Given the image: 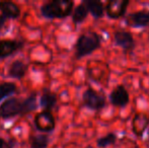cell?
Masks as SVG:
<instances>
[{
	"mask_svg": "<svg viewBox=\"0 0 149 148\" xmlns=\"http://www.w3.org/2000/svg\"><path fill=\"white\" fill-rule=\"evenodd\" d=\"M102 46V37L96 32H85L78 37L75 44V58L81 59L91 55Z\"/></svg>",
	"mask_w": 149,
	"mask_h": 148,
	"instance_id": "6da1fadb",
	"label": "cell"
},
{
	"mask_svg": "<svg viewBox=\"0 0 149 148\" xmlns=\"http://www.w3.org/2000/svg\"><path fill=\"white\" fill-rule=\"evenodd\" d=\"M73 8L74 2L71 0H53L42 6L41 13L44 17L50 19L65 18L72 13Z\"/></svg>",
	"mask_w": 149,
	"mask_h": 148,
	"instance_id": "7a4b0ae2",
	"label": "cell"
},
{
	"mask_svg": "<svg viewBox=\"0 0 149 148\" xmlns=\"http://www.w3.org/2000/svg\"><path fill=\"white\" fill-rule=\"evenodd\" d=\"M82 104L85 108L91 111H100L107 105V99L104 93L88 87L82 94Z\"/></svg>",
	"mask_w": 149,
	"mask_h": 148,
	"instance_id": "3957f363",
	"label": "cell"
},
{
	"mask_svg": "<svg viewBox=\"0 0 149 148\" xmlns=\"http://www.w3.org/2000/svg\"><path fill=\"white\" fill-rule=\"evenodd\" d=\"M109 99L112 106L120 109L126 108L130 103V94L128 89L123 84H118L114 87L109 94Z\"/></svg>",
	"mask_w": 149,
	"mask_h": 148,
	"instance_id": "277c9868",
	"label": "cell"
},
{
	"mask_svg": "<svg viewBox=\"0 0 149 148\" xmlns=\"http://www.w3.org/2000/svg\"><path fill=\"white\" fill-rule=\"evenodd\" d=\"M129 4V0H112L104 6V12L111 19H119L126 15Z\"/></svg>",
	"mask_w": 149,
	"mask_h": 148,
	"instance_id": "5b68a950",
	"label": "cell"
},
{
	"mask_svg": "<svg viewBox=\"0 0 149 148\" xmlns=\"http://www.w3.org/2000/svg\"><path fill=\"white\" fill-rule=\"evenodd\" d=\"M22 115V101L16 97H10L0 106V118L10 119Z\"/></svg>",
	"mask_w": 149,
	"mask_h": 148,
	"instance_id": "8992f818",
	"label": "cell"
},
{
	"mask_svg": "<svg viewBox=\"0 0 149 148\" xmlns=\"http://www.w3.org/2000/svg\"><path fill=\"white\" fill-rule=\"evenodd\" d=\"M125 22L128 26L133 28H143L149 26V10L141 9L127 14Z\"/></svg>",
	"mask_w": 149,
	"mask_h": 148,
	"instance_id": "52a82bcc",
	"label": "cell"
},
{
	"mask_svg": "<svg viewBox=\"0 0 149 148\" xmlns=\"http://www.w3.org/2000/svg\"><path fill=\"white\" fill-rule=\"evenodd\" d=\"M115 44L123 49L124 53H131L136 47V42L133 35L128 31H116L114 33Z\"/></svg>",
	"mask_w": 149,
	"mask_h": 148,
	"instance_id": "ba28073f",
	"label": "cell"
},
{
	"mask_svg": "<svg viewBox=\"0 0 149 148\" xmlns=\"http://www.w3.org/2000/svg\"><path fill=\"white\" fill-rule=\"evenodd\" d=\"M55 118L51 112L43 111L36 115L35 126L41 132H52L55 129Z\"/></svg>",
	"mask_w": 149,
	"mask_h": 148,
	"instance_id": "9c48e42d",
	"label": "cell"
},
{
	"mask_svg": "<svg viewBox=\"0 0 149 148\" xmlns=\"http://www.w3.org/2000/svg\"><path fill=\"white\" fill-rule=\"evenodd\" d=\"M132 132L138 138L143 137L144 133L149 127V114L145 112H138L132 119Z\"/></svg>",
	"mask_w": 149,
	"mask_h": 148,
	"instance_id": "30bf717a",
	"label": "cell"
},
{
	"mask_svg": "<svg viewBox=\"0 0 149 148\" xmlns=\"http://www.w3.org/2000/svg\"><path fill=\"white\" fill-rule=\"evenodd\" d=\"M24 47V43L15 40H0V58L9 57Z\"/></svg>",
	"mask_w": 149,
	"mask_h": 148,
	"instance_id": "8fae6325",
	"label": "cell"
},
{
	"mask_svg": "<svg viewBox=\"0 0 149 148\" xmlns=\"http://www.w3.org/2000/svg\"><path fill=\"white\" fill-rule=\"evenodd\" d=\"M0 11L2 13L1 15L6 19H16L20 15V8L11 1L0 2Z\"/></svg>",
	"mask_w": 149,
	"mask_h": 148,
	"instance_id": "7c38bea8",
	"label": "cell"
},
{
	"mask_svg": "<svg viewBox=\"0 0 149 148\" xmlns=\"http://www.w3.org/2000/svg\"><path fill=\"white\" fill-rule=\"evenodd\" d=\"M87 8L88 13L93 16L94 19H100L104 15V5L98 0H84L82 2Z\"/></svg>",
	"mask_w": 149,
	"mask_h": 148,
	"instance_id": "4fadbf2b",
	"label": "cell"
},
{
	"mask_svg": "<svg viewBox=\"0 0 149 148\" xmlns=\"http://www.w3.org/2000/svg\"><path fill=\"white\" fill-rule=\"evenodd\" d=\"M57 101L58 97L55 93L49 89H44L41 99H40V105L44 109V111L51 112V110L54 109L55 106L57 105Z\"/></svg>",
	"mask_w": 149,
	"mask_h": 148,
	"instance_id": "5bb4252c",
	"label": "cell"
},
{
	"mask_svg": "<svg viewBox=\"0 0 149 148\" xmlns=\"http://www.w3.org/2000/svg\"><path fill=\"white\" fill-rule=\"evenodd\" d=\"M28 72V65L20 60H15L11 63L8 70V76L14 79H22Z\"/></svg>",
	"mask_w": 149,
	"mask_h": 148,
	"instance_id": "9a60e30c",
	"label": "cell"
},
{
	"mask_svg": "<svg viewBox=\"0 0 149 148\" xmlns=\"http://www.w3.org/2000/svg\"><path fill=\"white\" fill-rule=\"evenodd\" d=\"M71 14H72L73 24L77 26V24H80L81 22H83L86 19L87 15H88V11H87V8L85 7L84 4L81 2L75 8H73V11Z\"/></svg>",
	"mask_w": 149,
	"mask_h": 148,
	"instance_id": "2e32d148",
	"label": "cell"
},
{
	"mask_svg": "<svg viewBox=\"0 0 149 148\" xmlns=\"http://www.w3.org/2000/svg\"><path fill=\"white\" fill-rule=\"evenodd\" d=\"M22 115L30 114V113L36 111L38 109L37 93L33 92L26 99L22 101Z\"/></svg>",
	"mask_w": 149,
	"mask_h": 148,
	"instance_id": "e0dca14e",
	"label": "cell"
},
{
	"mask_svg": "<svg viewBox=\"0 0 149 148\" xmlns=\"http://www.w3.org/2000/svg\"><path fill=\"white\" fill-rule=\"evenodd\" d=\"M117 140H118V136H117L116 133L110 132L108 134L104 135V136L100 137L96 140V145H97L98 148H107L116 144Z\"/></svg>",
	"mask_w": 149,
	"mask_h": 148,
	"instance_id": "ac0fdd59",
	"label": "cell"
},
{
	"mask_svg": "<svg viewBox=\"0 0 149 148\" xmlns=\"http://www.w3.org/2000/svg\"><path fill=\"white\" fill-rule=\"evenodd\" d=\"M49 145V138L47 135H33L31 137V148H47Z\"/></svg>",
	"mask_w": 149,
	"mask_h": 148,
	"instance_id": "d6986e66",
	"label": "cell"
},
{
	"mask_svg": "<svg viewBox=\"0 0 149 148\" xmlns=\"http://www.w3.org/2000/svg\"><path fill=\"white\" fill-rule=\"evenodd\" d=\"M16 85L12 82H3L0 84V101L5 97L16 92Z\"/></svg>",
	"mask_w": 149,
	"mask_h": 148,
	"instance_id": "ffe728a7",
	"label": "cell"
},
{
	"mask_svg": "<svg viewBox=\"0 0 149 148\" xmlns=\"http://www.w3.org/2000/svg\"><path fill=\"white\" fill-rule=\"evenodd\" d=\"M0 148H10L8 145V142H6L4 139L0 138Z\"/></svg>",
	"mask_w": 149,
	"mask_h": 148,
	"instance_id": "44dd1931",
	"label": "cell"
},
{
	"mask_svg": "<svg viewBox=\"0 0 149 148\" xmlns=\"http://www.w3.org/2000/svg\"><path fill=\"white\" fill-rule=\"evenodd\" d=\"M5 20H6V18H5V17H3L2 15H0V30H1V28L4 26V24H5Z\"/></svg>",
	"mask_w": 149,
	"mask_h": 148,
	"instance_id": "7402d4cb",
	"label": "cell"
},
{
	"mask_svg": "<svg viewBox=\"0 0 149 148\" xmlns=\"http://www.w3.org/2000/svg\"><path fill=\"white\" fill-rule=\"evenodd\" d=\"M147 140H148V142H149V132H148V137H147Z\"/></svg>",
	"mask_w": 149,
	"mask_h": 148,
	"instance_id": "603a6c76",
	"label": "cell"
},
{
	"mask_svg": "<svg viewBox=\"0 0 149 148\" xmlns=\"http://www.w3.org/2000/svg\"><path fill=\"white\" fill-rule=\"evenodd\" d=\"M148 41H149V33H148Z\"/></svg>",
	"mask_w": 149,
	"mask_h": 148,
	"instance_id": "cb8c5ba5",
	"label": "cell"
}]
</instances>
